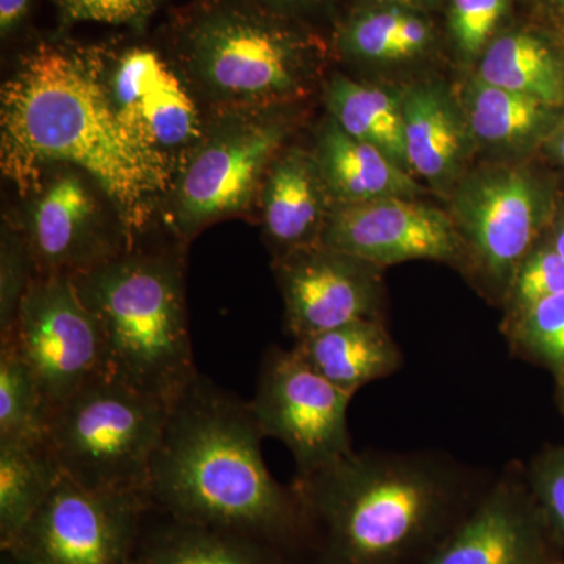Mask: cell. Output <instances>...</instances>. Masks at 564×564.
Masks as SVG:
<instances>
[{
  "mask_svg": "<svg viewBox=\"0 0 564 564\" xmlns=\"http://www.w3.org/2000/svg\"><path fill=\"white\" fill-rule=\"evenodd\" d=\"M558 547L525 467L510 464L417 564H555Z\"/></svg>",
  "mask_w": 564,
  "mask_h": 564,
  "instance_id": "obj_12",
  "label": "cell"
},
{
  "mask_svg": "<svg viewBox=\"0 0 564 564\" xmlns=\"http://www.w3.org/2000/svg\"><path fill=\"white\" fill-rule=\"evenodd\" d=\"M245 3L265 10H299L321 6L325 0H243Z\"/></svg>",
  "mask_w": 564,
  "mask_h": 564,
  "instance_id": "obj_35",
  "label": "cell"
},
{
  "mask_svg": "<svg viewBox=\"0 0 564 564\" xmlns=\"http://www.w3.org/2000/svg\"><path fill=\"white\" fill-rule=\"evenodd\" d=\"M458 102L473 140L510 154L544 147L564 118L563 109L494 87L477 76L463 85Z\"/></svg>",
  "mask_w": 564,
  "mask_h": 564,
  "instance_id": "obj_22",
  "label": "cell"
},
{
  "mask_svg": "<svg viewBox=\"0 0 564 564\" xmlns=\"http://www.w3.org/2000/svg\"><path fill=\"white\" fill-rule=\"evenodd\" d=\"M475 76L564 110V40L533 25L507 29L480 55Z\"/></svg>",
  "mask_w": 564,
  "mask_h": 564,
  "instance_id": "obj_21",
  "label": "cell"
},
{
  "mask_svg": "<svg viewBox=\"0 0 564 564\" xmlns=\"http://www.w3.org/2000/svg\"><path fill=\"white\" fill-rule=\"evenodd\" d=\"M293 339L383 318V269L329 248L311 247L274 259Z\"/></svg>",
  "mask_w": 564,
  "mask_h": 564,
  "instance_id": "obj_14",
  "label": "cell"
},
{
  "mask_svg": "<svg viewBox=\"0 0 564 564\" xmlns=\"http://www.w3.org/2000/svg\"><path fill=\"white\" fill-rule=\"evenodd\" d=\"M325 101L333 120L345 132L372 144L410 172L404 147L402 93L334 76L326 85Z\"/></svg>",
  "mask_w": 564,
  "mask_h": 564,
  "instance_id": "obj_24",
  "label": "cell"
},
{
  "mask_svg": "<svg viewBox=\"0 0 564 564\" xmlns=\"http://www.w3.org/2000/svg\"><path fill=\"white\" fill-rule=\"evenodd\" d=\"M510 6L511 0H451L448 29L464 58H480L497 35Z\"/></svg>",
  "mask_w": 564,
  "mask_h": 564,
  "instance_id": "obj_30",
  "label": "cell"
},
{
  "mask_svg": "<svg viewBox=\"0 0 564 564\" xmlns=\"http://www.w3.org/2000/svg\"><path fill=\"white\" fill-rule=\"evenodd\" d=\"M63 473L50 445L0 443V545L9 549L39 513Z\"/></svg>",
  "mask_w": 564,
  "mask_h": 564,
  "instance_id": "obj_25",
  "label": "cell"
},
{
  "mask_svg": "<svg viewBox=\"0 0 564 564\" xmlns=\"http://www.w3.org/2000/svg\"><path fill=\"white\" fill-rule=\"evenodd\" d=\"M433 40L432 22L421 10L367 7L344 25L339 44L344 54L356 61L386 63L417 57Z\"/></svg>",
  "mask_w": 564,
  "mask_h": 564,
  "instance_id": "obj_26",
  "label": "cell"
},
{
  "mask_svg": "<svg viewBox=\"0 0 564 564\" xmlns=\"http://www.w3.org/2000/svg\"><path fill=\"white\" fill-rule=\"evenodd\" d=\"M169 411L162 400L98 373L55 411L47 445L74 484L148 494Z\"/></svg>",
  "mask_w": 564,
  "mask_h": 564,
  "instance_id": "obj_6",
  "label": "cell"
},
{
  "mask_svg": "<svg viewBox=\"0 0 564 564\" xmlns=\"http://www.w3.org/2000/svg\"><path fill=\"white\" fill-rule=\"evenodd\" d=\"M558 206L554 182L524 165H492L463 177L452 220L466 267L503 303L519 263L547 234Z\"/></svg>",
  "mask_w": 564,
  "mask_h": 564,
  "instance_id": "obj_7",
  "label": "cell"
},
{
  "mask_svg": "<svg viewBox=\"0 0 564 564\" xmlns=\"http://www.w3.org/2000/svg\"><path fill=\"white\" fill-rule=\"evenodd\" d=\"M432 0H366L369 7H402V9L421 10Z\"/></svg>",
  "mask_w": 564,
  "mask_h": 564,
  "instance_id": "obj_38",
  "label": "cell"
},
{
  "mask_svg": "<svg viewBox=\"0 0 564 564\" xmlns=\"http://www.w3.org/2000/svg\"><path fill=\"white\" fill-rule=\"evenodd\" d=\"M104 340V373L172 406L198 375L182 261L128 248L73 274Z\"/></svg>",
  "mask_w": 564,
  "mask_h": 564,
  "instance_id": "obj_4",
  "label": "cell"
},
{
  "mask_svg": "<svg viewBox=\"0 0 564 564\" xmlns=\"http://www.w3.org/2000/svg\"><path fill=\"white\" fill-rule=\"evenodd\" d=\"M2 564H20L17 560L11 558L10 555L2 554Z\"/></svg>",
  "mask_w": 564,
  "mask_h": 564,
  "instance_id": "obj_42",
  "label": "cell"
},
{
  "mask_svg": "<svg viewBox=\"0 0 564 564\" xmlns=\"http://www.w3.org/2000/svg\"><path fill=\"white\" fill-rule=\"evenodd\" d=\"M525 478L556 543L564 545V444L534 456Z\"/></svg>",
  "mask_w": 564,
  "mask_h": 564,
  "instance_id": "obj_32",
  "label": "cell"
},
{
  "mask_svg": "<svg viewBox=\"0 0 564 564\" xmlns=\"http://www.w3.org/2000/svg\"><path fill=\"white\" fill-rule=\"evenodd\" d=\"M24 234L3 229L0 247V343L9 340L29 284L35 276Z\"/></svg>",
  "mask_w": 564,
  "mask_h": 564,
  "instance_id": "obj_31",
  "label": "cell"
},
{
  "mask_svg": "<svg viewBox=\"0 0 564 564\" xmlns=\"http://www.w3.org/2000/svg\"><path fill=\"white\" fill-rule=\"evenodd\" d=\"M555 564H564V563H562V562H558V563H555Z\"/></svg>",
  "mask_w": 564,
  "mask_h": 564,
  "instance_id": "obj_44",
  "label": "cell"
},
{
  "mask_svg": "<svg viewBox=\"0 0 564 564\" xmlns=\"http://www.w3.org/2000/svg\"><path fill=\"white\" fill-rule=\"evenodd\" d=\"M9 340L31 366L52 414L104 372L101 328L70 274L33 276Z\"/></svg>",
  "mask_w": 564,
  "mask_h": 564,
  "instance_id": "obj_11",
  "label": "cell"
},
{
  "mask_svg": "<svg viewBox=\"0 0 564 564\" xmlns=\"http://www.w3.org/2000/svg\"><path fill=\"white\" fill-rule=\"evenodd\" d=\"M288 135L281 107L221 111L174 182V223L181 236L248 209Z\"/></svg>",
  "mask_w": 564,
  "mask_h": 564,
  "instance_id": "obj_8",
  "label": "cell"
},
{
  "mask_svg": "<svg viewBox=\"0 0 564 564\" xmlns=\"http://www.w3.org/2000/svg\"><path fill=\"white\" fill-rule=\"evenodd\" d=\"M352 397L311 369L293 348L270 347L250 406L263 436L291 451L296 475H310L355 452L348 430Z\"/></svg>",
  "mask_w": 564,
  "mask_h": 564,
  "instance_id": "obj_10",
  "label": "cell"
},
{
  "mask_svg": "<svg viewBox=\"0 0 564 564\" xmlns=\"http://www.w3.org/2000/svg\"><path fill=\"white\" fill-rule=\"evenodd\" d=\"M544 150L549 155H552L556 162L564 165V118L563 121L560 122L558 128L555 129V132L545 141Z\"/></svg>",
  "mask_w": 564,
  "mask_h": 564,
  "instance_id": "obj_37",
  "label": "cell"
},
{
  "mask_svg": "<svg viewBox=\"0 0 564 564\" xmlns=\"http://www.w3.org/2000/svg\"><path fill=\"white\" fill-rule=\"evenodd\" d=\"M262 218L274 256L318 247L334 203L314 152L289 148L263 181Z\"/></svg>",
  "mask_w": 564,
  "mask_h": 564,
  "instance_id": "obj_17",
  "label": "cell"
},
{
  "mask_svg": "<svg viewBox=\"0 0 564 564\" xmlns=\"http://www.w3.org/2000/svg\"><path fill=\"white\" fill-rule=\"evenodd\" d=\"M556 381V403H558L560 410H562V413L564 415V372L556 375L555 377Z\"/></svg>",
  "mask_w": 564,
  "mask_h": 564,
  "instance_id": "obj_40",
  "label": "cell"
},
{
  "mask_svg": "<svg viewBox=\"0 0 564 564\" xmlns=\"http://www.w3.org/2000/svg\"><path fill=\"white\" fill-rule=\"evenodd\" d=\"M538 2L564 21V0H538Z\"/></svg>",
  "mask_w": 564,
  "mask_h": 564,
  "instance_id": "obj_39",
  "label": "cell"
},
{
  "mask_svg": "<svg viewBox=\"0 0 564 564\" xmlns=\"http://www.w3.org/2000/svg\"><path fill=\"white\" fill-rule=\"evenodd\" d=\"M473 470L433 452H352L296 475L315 564H417L485 491Z\"/></svg>",
  "mask_w": 564,
  "mask_h": 564,
  "instance_id": "obj_3",
  "label": "cell"
},
{
  "mask_svg": "<svg viewBox=\"0 0 564 564\" xmlns=\"http://www.w3.org/2000/svg\"><path fill=\"white\" fill-rule=\"evenodd\" d=\"M70 169L52 176L32 204L24 234L36 274H77L132 245L104 221L88 176Z\"/></svg>",
  "mask_w": 564,
  "mask_h": 564,
  "instance_id": "obj_15",
  "label": "cell"
},
{
  "mask_svg": "<svg viewBox=\"0 0 564 564\" xmlns=\"http://www.w3.org/2000/svg\"><path fill=\"white\" fill-rule=\"evenodd\" d=\"M500 329L511 355L544 367L555 377L564 372V292L533 304Z\"/></svg>",
  "mask_w": 564,
  "mask_h": 564,
  "instance_id": "obj_28",
  "label": "cell"
},
{
  "mask_svg": "<svg viewBox=\"0 0 564 564\" xmlns=\"http://www.w3.org/2000/svg\"><path fill=\"white\" fill-rule=\"evenodd\" d=\"M166 518L140 534L133 564H284L278 549L245 534Z\"/></svg>",
  "mask_w": 564,
  "mask_h": 564,
  "instance_id": "obj_23",
  "label": "cell"
},
{
  "mask_svg": "<svg viewBox=\"0 0 564 564\" xmlns=\"http://www.w3.org/2000/svg\"><path fill=\"white\" fill-rule=\"evenodd\" d=\"M321 245L381 269L411 261L466 267V251L451 215L417 198L334 204Z\"/></svg>",
  "mask_w": 564,
  "mask_h": 564,
  "instance_id": "obj_13",
  "label": "cell"
},
{
  "mask_svg": "<svg viewBox=\"0 0 564 564\" xmlns=\"http://www.w3.org/2000/svg\"><path fill=\"white\" fill-rule=\"evenodd\" d=\"M334 204L417 198L422 185L372 144L355 139L333 118L323 122L314 151Z\"/></svg>",
  "mask_w": 564,
  "mask_h": 564,
  "instance_id": "obj_20",
  "label": "cell"
},
{
  "mask_svg": "<svg viewBox=\"0 0 564 564\" xmlns=\"http://www.w3.org/2000/svg\"><path fill=\"white\" fill-rule=\"evenodd\" d=\"M315 44L258 7L204 11L185 33V69L221 111L272 109L310 91Z\"/></svg>",
  "mask_w": 564,
  "mask_h": 564,
  "instance_id": "obj_5",
  "label": "cell"
},
{
  "mask_svg": "<svg viewBox=\"0 0 564 564\" xmlns=\"http://www.w3.org/2000/svg\"><path fill=\"white\" fill-rule=\"evenodd\" d=\"M560 35H562V39L564 40V21H562V31H560Z\"/></svg>",
  "mask_w": 564,
  "mask_h": 564,
  "instance_id": "obj_43",
  "label": "cell"
},
{
  "mask_svg": "<svg viewBox=\"0 0 564 564\" xmlns=\"http://www.w3.org/2000/svg\"><path fill=\"white\" fill-rule=\"evenodd\" d=\"M62 2L63 7H65L66 14H68L69 18L70 14L74 13V10H76L77 7H79L82 0H62Z\"/></svg>",
  "mask_w": 564,
  "mask_h": 564,
  "instance_id": "obj_41",
  "label": "cell"
},
{
  "mask_svg": "<svg viewBox=\"0 0 564 564\" xmlns=\"http://www.w3.org/2000/svg\"><path fill=\"white\" fill-rule=\"evenodd\" d=\"M296 355L340 391L355 395L364 386L399 372L403 352L383 318H366L295 340Z\"/></svg>",
  "mask_w": 564,
  "mask_h": 564,
  "instance_id": "obj_19",
  "label": "cell"
},
{
  "mask_svg": "<svg viewBox=\"0 0 564 564\" xmlns=\"http://www.w3.org/2000/svg\"><path fill=\"white\" fill-rule=\"evenodd\" d=\"M158 3L159 0H82L69 20L128 24L143 20Z\"/></svg>",
  "mask_w": 564,
  "mask_h": 564,
  "instance_id": "obj_33",
  "label": "cell"
},
{
  "mask_svg": "<svg viewBox=\"0 0 564 564\" xmlns=\"http://www.w3.org/2000/svg\"><path fill=\"white\" fill-rule=\"evenodd\" d=\"M564 292V259L556 252L547 236L519 263L507 295L502 325H510L533 304Z\"/></svg>",
  "mask_w": 564,
  "mask_h": 564,
  "instance_id": "obj_29",
  "label": "cell"
},
{
  "mask_svg": "<svg viewBox=\"0 0 564 564\" xmlns=\"http://www.w3.org/2000/svg\"><path fill=\"white\" fill-rule=\"evenodd\" d=\"M250 402L198 372L170 406L152 458V510L289 547L310 532L299 492L267 469Z\"/></svg>",
  "mask_w": 564,
  "mask_h": 564,
  "instance_id": "obj_2",
  "label": "cell"
},
{
  "mask_svg": "<svg viewBox=\"0 0 564 564\" xmlns=\"http://www.w3.org/2000/svg\"><path fill=\"white\" fill-rule=\"evenodd\" d=\"M102 79L128 128L173 169L177 161L184 165L207 126L195 96L169 63L158 52L137 47L124 52Z\"/></svg>",
  "mask_w": 564,
  "mask_h": 564,
  "instance_id": "obj_16",
  "label": "cell"
},
{
  "mask_svg": "<svg viewBox=\"0 0 564 564\" xmlns=\"http://www.w3.org/2000/svg\"><path fill=\"white\" fill-rule=\"evenodd\" d=\"M52 410L13 340L0 343V443L44 445Z\"/></svg>",
  "mask_w": 564,
  "mask_h": 564,
  "instance_id": "obj_27",
  "label": "cell"
},
{
  "mask_svg": "<svg viewBox=\"0 0 564 564\" xmlns=\"http://www.w3.org/2000/svg\"><path fill=\"white\" fill-rule=\"evenodd\" d=\"M402 96L411 174L433 187H448L458 180L473 141L459 102L437 84L414 85Z\"/></svg>",
  "mask_w": 564,
  "mask_h": 564,
  "instance_id": "obj_18",
  "label": "cell"
},
{
  "mask_svg": "<svg viewBox=\"0 0 564 564\" xmlns=\"http://www.w3.org/2000/svg\"><path fill=\"white\" fill-rule=\"evenodd\" d=\"M32 0H0V31L7 36L28 17Z\"/></svg>",
  "mask_w": 564,
  "mask_h": 564,
  "instance_id": "obj_34",
  "label": "cell"
},
{
  "mask_svg": "<svg viewBox=\"0 0 564 564\" xmlns=\"http://www.w3.org/2000/svg\"><path fill=\"white\" fill-rule=\"evenodd\" d=\"M549 242L555 248L556 252L564 259V199L556 206L554 220L551 223L547 234Z\"/></svg>",
  "mask_w": 564,
  "mask_h": 564,
  "instance_id": "obj_36",
  "label": "cell"
},
{
  "mask_svg": "<svg viewBox=\"0 0 564 564\" xmlns=\"http://www.w3.org/2000/svg\"><path fill=\"white\" fill-rule=\"evenodd\" d=\"M2 166L22 192L52 163L79 170L117 207L133 234L172 185L173 165L141 141L111 102L98 62L41 44L6 82L0 101Z\"/></svg>",
  "mask_w": 564,
  "mask_h": 564,
  "instance_id": "obj_1",
  "label": "cell"
},
{
  "mask_svg": "<svg viewBox=\"0 0 564 564\" xmlns=\"http://www.w3.org/2000/svg\"><path fill=\"white\" fill-rule=\"evenodd\" d=\"M150 510L147 492L93 491L63 475L2 554L20 564H133Z\"/></svg>",
  "mask_w": 564,
  "mask_h": 564,
  "instance_id": "obj_9",
  "label": "cell"
}]
</instances>
